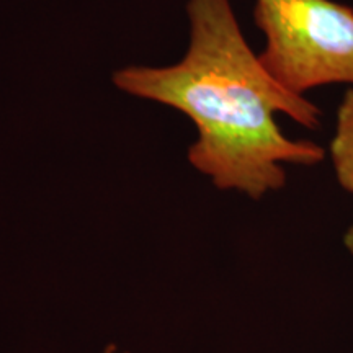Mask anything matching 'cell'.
Returning <instances> with one entry per match:
<instances>
[{
	"label": "cell",
	"mask_w": 353,
	"mask_h": 353,
	"mask_svg": "<svg viewBox=\"0 0 353 353\" xmlns=\"http://www.w3.org/2000/svg\"><path fill=\"white\" fill-rule=\"evenodd\" d=\"M343 245H345L347 252L353 257V214H352L350 224H348L345 232H343Z\"/></svg>",
	"instance_id": "cell-4"
},
{
	"label": "cell",
	"mask_w": 353,
	"mask_h": 353,
	"mask_svg": "<svg viewBox=\"0 0 353 353\" xmlns=\"http://www.w3.org/2000/svg\"><path fill=\"white\" fill-rule=\"evenodd\" d=\"M329 154L337 183L353 195V88L347 92L337 110V125Z\"/></svg>",
	"instance_id": "cell-3"
},
{
	"label": "cell",
	"mask_w": 353,
	"mask_h": 353,
	"mask_svg": "<svg viewBox=\"0 0 353 353\" xmlns=\"http://www.w3.org/2000/svg\"><path fill=\"white\" fill-rule=\"evenodd\" d=\"M254 19L267 38L260 61L288 90L353 85V8L332 0H255Z\"/></svg>",
	"instance_id": "cell-2"
},
{
	"label": "cell",
	"mask_w": 353,
	"mask_h": 353,
	"mask_svg": "<svg viewBox=\"0 0 353 353\" xmlns=\"http://www.w3.org/2000/svg\"><path fill=\"white\" fill-rule=\"evenodd\" d=\"M190 43L182 61L151 68L128 65L113 74L126 94L187 114L198 130L188 161L219 190L252 200L286 185L285 165H316L325 151L290 139L275 121L288 114L309 130L321 110L268 72L245 41L229 0H188Z\"/></svg>",
	"instance_id": "cell-1"
},
{
	"label": "cell",
	"mask_w": 353,
	"mask_h": 353,
	"mask_svg": "<svg viewBox=\"0 0 353 353\" xmlns=\"http://www.w3.org/2000/svg\"><path fill=\"white\" fill-rule=\"evenodd\" d=\"M101 353H130V352H125V350H120V347L114 345V343H110V345L105 347V350Z\"/></svg>",
	"instance_id": "cell-5"
}]
</instances>
